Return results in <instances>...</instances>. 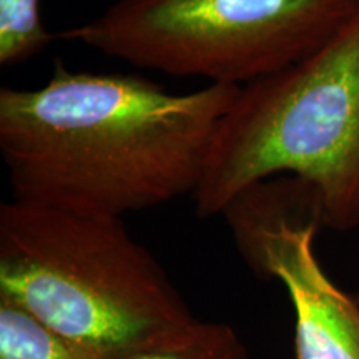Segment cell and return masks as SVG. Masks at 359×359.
I'll return each instance as SVG.
<instances>
[{
  "instance_id": "obj_4",
  "label": "cell",
  "mask_w": 359,
  "mask_h": 359,
  "mask_svg": "<svg viewBox=\"0 0 359 359\" xmlns=\"http://www.w3.org/2000/svg\"><path fill=\"white\" fill-rule=\"evenodd\" d=\"M359 0H115L58 37L138 69L245 87L298 64Z\"/></svg>"
},
{
  "instance_id": "obj_10",
  "label": "cell",
  "mask_w": 359,
  "mask_h": 359,
  "mask_svg": "<svg viewBox=\"0 0 359 359\" xmlns=\"http://www.w3.org/2000/svg\"><path fill=\"white\" fill-rule=\"evenodd\" d=\"M356 302H358V303H359V294H358V296H356Z\"/></svg>"
},
{
  "instance_id": "obj_7",
  "label": "cell",
  "mask_w": 359,
  "mask_h": 359,
  "mask_svg": "<svg viewBox=\"0 0 359 359\" xmlns=\"http://www.w3.org/2000/svg\"><path fill=\"white\" fill-rule=\"evenodd\" d=\"M107 359H250V353L233 326L196 320L183 330Z\"/></svg>"
},
{
  "instance_id": "obj_1",
  "label": "cell",
  "mask_w": 359,
  "mask_h": 359,
  "mask_svg": "<svg viewBox=\"0 0 359 359\" xmlns=\"http://www.w3.org/2000/svg\"><path fill=\"white\" fill-rule=\"evenodd\" d=\"M241 87L190 93L132 74L72 72L0 90V154L13 198L122 218L195 195Z\"/></svg>"
},
{
  "instance_id": "obj_2",
  "label": "cell",
  "mask_w": 359,
  "mask_h": 359,
  "mask_svg": "<svg viewBox=\"0 0 359 359\" xmlns=\"http://www.w3.org/2000/svg\"><path fill=\"white\" fill-rule=\"evenodd\" d=\"M0 299L100 359L196 321L122 218L17 200L0 206Z\"/></svg>"
},
{
  "instance_id": "obj_6",
  "label": "cell",
  "mask_w": 359,
  "mask_h": 359,
  "mask_svg": "<svg viewBox=\"0 0 359 359\" xmlns=\"http://www.w3.org/2000/svg\"><path fill=\"white\" fill-rule=\"evenodd\" d=\"M226 218L236 248L251 268L269 233L285 224H320L316 193L303 180L273 177L262 180L240 193L222 213Z\"/></svg>"
},
{
  "instance_id": "obj_9",
  "label": "cell",
  "mask_w": 359,
  "mask_h": 359,
  "mask_svg": "<svg viewBox=\"0 0 359 359\" xmlns=\"http://www.w3.org/2000/svg\"><path fill=\"white\" fill-rule=\"evenodd\" d=\"M40 0H0V65L24 64L52 42L40 19Z\"/></svg>"
},
{
  "instance_id": "obj_8",
  "label": "cell",
  "mask_w": 359,
  "mask_h": 359,
  "mask_svg": "<svg viewBox=\"0 0 359 359\" xmlns=\"http://www.w3.org/2000/svg\"><path fill=\"white\" fill-rule=\"evenodd\" d=\"M0 359H100L82 344L0 299Z\"/></svg>"
},
{
  "instance_id": "obj_5",
  "label": "cell",
  "mask_w": 359,
  "mask_h": 359,
  "mask_svg": "<svg viewBox=\"0 0 359 359\" xmlns=\"http://www.w3.org/2000/svg\"><path fill=\"white\" fill-rule=\"evenodd\" d=\"M320 224H285L264 238L251 271L285 286L294 311V359H359V303L326 275Z\"/></svg>"
},
{
  "instance_id": "obj_3",
  "label": "cell",
  "mask_w": 359,
  "mask_h": 359,
  "mask_svg": "<svg viewBox=\"0 0 359 359\" xmlns=\"http://www.w3.org/2000/svg\"><path fill=\"white\" fill-rule=\"evenodd\" d=\"M285 173L316 193L321 226H359V7L311 55L241 87L213 137L195 212L222 215Z\"/></svg>"
}]
</instances>
